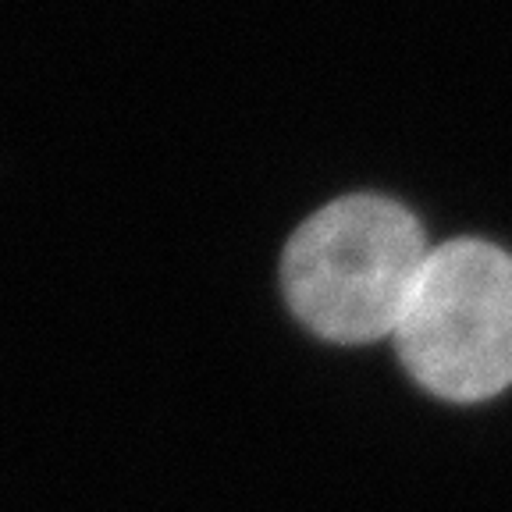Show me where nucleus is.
Returning <instances> with one entry per match:
<instances>
[{"label":"nucleus","instance_id":"nucleus-1","mask_svg":"<svg viewBox=\"0 0 512 512\" xmlns=\"http://www.w3.org/2000/svg\"><path fill=\"white\" fill-rule=\"evenodd\" d=\"M431 249L416 217L381 196H345L292 235L281 260L285 296L328 342L395 335Z\"/></svg>","mask_w":512,"mask_h":512},{"label":"nucleus","instance_id":"nucleus-2","mask_svg":"<svg viewBox=\"0 0 512 512\" xmlns=\"http://www.w3.org/2000/svg\"><path fill=\"white\" fill-rule=\"evenodd\" d=\"M392 338L427 392L498 395L512 384V256L480 239L431 249Z\"/></svg>","mask_w":512,"mask_h":512}]
</instances>
